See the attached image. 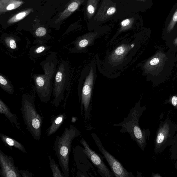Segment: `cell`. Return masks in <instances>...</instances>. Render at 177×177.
I'll return each mask as SVG.
<instances>
[{"mask_svg": "<svg viewBox=\"0 0 177 177\" xmlns=\"http://www.w3.org/2000/svg\"><path fill=\"white\" fill-rule=\"evenodd\" d=\"M85 0H71L63 11L60 13L58 18L56 20V24L65 20L79 8Z\"/></svg>", "mask_w": 177, "mask_h": 177, "instance_id": "cell-14", "label": "cell"}, {"mask_svg": "<svg viewBox=\"0 0 177 177\" xmlns=\"http://www.w3.org/2000/svg\"><path fill=\"white\" fill-rule=\"evenodd\" d=\"M70 77V67L68 61L61 60L58 65L55 78L52 95L54 99L51 102L53 106H59L63 99L64 93L68 87Z\"/></svg>", "mask_w": 177, "mask_h": 177, "instance_id": "cell-7", "label": "cell"}, {"mask_svg": "<svg viewBox=\"0 0 177 177\" xmlns=\"http://www.w3.org/2000/svg\"><path fill=\"white\" fill-rule=\"evenodd\" d=\"M152 177H162L160 174H154V173H152Z\"/></svg>", "mask_w": 177, "mask_h": 177, "instance_id": "cell-32", "label": "cell"}, {"mask_svg": "<svg viewBox=\"0 0 177 177\" xmlns=\"http://www.w3.org/2000/svg\"><path fill=\"white\" fill-rule=\"evenodd\" d=\"M94 63H92L90 68L84 70L82 74L85 78L81 77L79 84V96L80 101H81V111L84 109V116L86 118H89L90 116V103L93 85L96 75V67Z\"/></svg>", "mask_w": 177, "mask_h": 177, "instance_id": "cell-6", "label": "cell"}, {"mask_svg": "<svg viewBox=\"0 0 177 177\" xmlns=\"http://www.w3.org/2000/svg\"><path fill=\"white\" fill-rule=\"evenodd\" d=\"M58 64L57 53L50 52L46 59L41 62L40 66L43 74H35L32 76L35 90L41 101L47 103L50 100L53 88V81L55 77Z\"/></svg>", "mask_w": 177, "mask_h": 177, "instance_id": "cell-1", "label": "cell"}, {"mask_svg": "<svg viewBox=\"0 0 177 177\" xmlns=\"http://www.w3.org/2000/svg\"><path fill=\"white\" fill-rule=\"evenodd\" d=\"M0 175L2 177H22L19 170L16 167L12 156L0 150Z\"/></svg>", "mask_w": 177, "mask_h": 177, "instance_id": "cell-10", "label": "cell"}, {"mask_svg": "<svg viewBox=\"0 0 177 177\" xmlns=\"http://www.w3.org/2000/svg\"><path fill=\"white\" fill-rule=\"evenodd\" d=\"M135 21L134 17L125 19L121 22L120 28L119 32L121 33L124 31L130 30L133 27V24Z\"/></svg>", "mask_w": 177, "mask_h": 177, "instance_id": "cell-26", "label": "cell"}, {"mask_svg": "<svg viewBox=\"0 0 177 177\" xmlns=\"http://www.w3.org/2000/svg\"><path fill=\"white\" fill-rule=\"evenodd\" d=\"M177 123L168 117L161 121L154 140L155 153H162L168 147L171 146L177 140Z\"/></svg>", "mask_w": 177, "mask_h": 177, "instance_id": "cell-5", "label": "cell"}, {"mask_svg": "<svg viewBox=\"0 0 177 177\" xmlns=\"http://www.w3.org/2000/svg\"><path fill=\"white\" fill-rule=\"evenodd\" d=\"M0 87L9 94L13 95L14 93V87L10 81L1 73L0 75Z\"/></svg>", "mask_w": 177, "mask_h": 177, "instance_id": "cell-21", "label": "cell"}, {"mask_svg": "<svg viewBox=\"0 0 177 177\" xmlns=\"http://www.w3.org/2000/svg\"><path fill=\"white\" fill-rule=\"evenodd\" d=\"M171 158L172 160H175V169L177 170V140L173 145L170 146V149Z\"/></svg>", "mask_w": 177, "mask_h": 177, "instance_id": "cell-27", "label": "cell"}, {"mask_svg": "<svg viewBox=\"0 0 177 177\" xmlns=\"http://www.w3.org/2000/svg\"><path fill=\"white\" fill-rule=\"evenodd\" d=\"M0 113L5 116L13 126H15L18 129H21V125L18 120L17 116L11 112L9 108L1 99L0 100Z\"/></svg>", "mask_w": 177, "mask_h": 177, "instance_id": "cell-16", "label": "cell"}, {"mask_svg": "<svg viewBox=\"0 0 177 177\" xmlns=\"http://www.w3.org/2000/svg\"><path fill=\"white\" fill-rule=\"evenodd\" d=\"M116 4L112 0H104L94 19L96 22L110 18L116 12Z\"/></svg>", "mask_w": 177, "mask_h": 177, "instance_id": "cell-11", "label": "cell"}, {"mask_svg": "<svg viewBox=\"0 0 177 177\" xmlns=\"http://www.w3.org/2000/svg\"><path fill=\"white\" fill-rule=\"evenodd\" d=\"M80 135V132L77 127L71 125L69 128H66L61 136H56L54 147L64 177L69 176V158L72 143L75 138Z\"/></svg>", "mask_w": 177, "mask_h": 177, "instance_id": "cell-3", "label": "cell"}, {"mask_svg": "<svg viewBox=\"0 0 177 177\" xmlns=\"http://www.w3.org/2000/svg\"><path fill=\"white\" fill-rule=\"evenodd\" d=\"M46 29L44 27H40L37 28L35 31V35L37 37H43L46 34Z\"/></svg>", "mask_w": 177, "mask_h": 177, "instance_id": "cell-29", "label": "cell"}, {"mask_svg": "<svg viewBox=\"0 0 177 177\" xmlns=\"http://www.w3.org/2000/svg\"><path fill=\"white\" fill-rule=\"evenodd\" d=\"M20 174L22 177H32L33 174L26 170H19Z\"/></svg>", "mask_w": 177, "mask_h": 177, "instance_id": "cell-31", "label": "cell"}, {"mask_svg": "<svg viewBox=\"0 0 177 177\" xmlns=\"http://www.w3.org/2000/svg\"><path fill=\"white\" fill-rule=\"evenodd\" d=\"M135 46V44H133L127 45L126 44H122L117 48L111 55V60L113 61H118L124 57L128 51L133 49Z\"/></svg>", "mask_w": 177, "mask_h": 177, "instance_id": "cell-19", "label": "cell"}, {"mask_svg": "<svg viewBox=\"0 0 177 177\" xmlns=\"http://www.w3.org/2000/svg\"><path fill=\"white\" fill-rule=\"evenodd\" d=\"M174 44L176 46H177V37H176V39L174 40L173 42Z\"/></svg>", "mask_w": 177, "mask_h": 177, "instance_id": "cell-33", "label": "cell"}, {"mask_svg": "<svg viewBox=\"0 0 177 177\" xmlns=\"http://www.w3.org/2000/svg\"><path fill=\"white\" fill-rule=\"evenodd\" d=\"M99 0H88L87 1L86 14L88 18L90 19L95 14L98 6Z\"/></svg>", "mask_w": 177, "mask_h": 177, "instance_id": "cell-22", "label": "cell"}, {"mask_svg": "<svg viewBox=\"0 0 177 177\" xmlns=\"http://www.w3.org/2000/svg\"><path fill=\"white\" fill-rule=\"evenodd\" d=\"M80 143L84 147L83 151L87 157L90 160L98 170V172L102 177H115L99 155L90 148L89 145L84 138L80 141Z\"/></svg>", "mask_w": 177, "mask_h": 177, "instance_id": "cell-9", "label": "cell"}, {"mask_svg": "<svg viewBox=\"0 0 177 177\" xmlns=\"http://www.w3.org/2000/svg\"><path fill=\"white\" fill-rule=\"evenodd\" d=\"M49 159L53 177H64V174L61 172L59 165L56 163L54 159L52 158L51 156H49Z\"/></svg>", "mask_w": 177, "mask_h": 177, "instance_id": "cell-25", "label": "cell"}, {"mask_svg": "<svg viewBox=\"0 0 177 177\" xmlns=\"http://www.w3.org/2000/svg\"><path fill=\"white\" fill-rule=\"evenodd\" d=\"M50 49V47L46 44H43V43H40L30 49V54L34 58H37L44 54Z\"/></svg>", "mask_w": 177, "mask_h": 177, "instance_id": "cell-20", "label": "cell"}, {"mask_svg": "<svg viewBox=\"0 0 177 177\" xmlns=\"http://www.w3.org/2000/svg\"><path fill=\"white\" fill-rule=\"evenodd\" d=\"M97 34V32H91L78 37L72 43L74 44L75 47L71 49V52H78L82 51V49L86 48L93 42Z\"/></svg>", "mask_w": 177, "mask_h": 177, "instance_id": "cell-13", "label": "cell"}, {"mask_svg": "<svg viewBox=\"0 0 177 177\" xmlns=\"http://www.w3.org/2000/svg\"><path fill=\"white\" fill-rule=\"evenodd\" d=\"M91 135L95 141L101 153H102L104 157L108 164L111 171L116 177H134V176L132 173L127 171L123 166L122 164L113 155L108 152L102 144L101 141L97 134L92 133Z\"/></svg>", "mask_w": 177, "mask_h": 177, "instance_id": "cell-8", "label": "cell"}, {"mask_svg": "<svg viewBox=\"0 0 177 177\" xmlns=\"http://www.w3.org/2000/svg\"><path fill=\"white\" fill-rule=\"evenodd\" d=\"M21 111L27 129L36 140L41 138L43 117L37 113L34 98L29 94L22 95Z\"/></svg>", "mask_w": 177, "mask_h": 177, "instance_id": "cell-4", "label": "cell"}, {"mask_svg": "<svg viewBox=\"0 0 177 177\" xmlns=\"http://www.w3.org/2000/svg\"><path fill=\"white\" fill-rule=\"evenodd\" d=\"M146 107L140 106V101L130 111L127 117L117 124L112 125L115 127H121L120 133H128L132 140L135 141L140 148L144 151L151 134L149 129H142L140 126L139 120Z\"/></svg>", "mask_w": 177, "mask_h": 177, "instance_id": "cell-2", "label": "cell"}, {"mask_svg": "<svg viewBox=\"0 0 177 177\" xmlns=\"http://www.w3.org/2000/svg\"><path fill=\"white\" fill-rule=\"evenodd\" d=\"M24 3L22 0H1L0 14L7 12L17 9Z\"/></svg>", "mask_w": 177, "mask_h": 177, "instance_id": "cell-17", "label": "cell"}, {"mask_svg": "<svg viewBox=\"0 0 177 177\" xmlns=\"http://www.w3.org/2000/svg\"><path fill=\"white\" fill-rule=\"evenodd\" d=\"M135 1L142 2H145L146 1V0H135Z\"/></svg>", "mask_w": 177, "mask_h": 177, "instance_id": "cell-34", "label": "cell"}, {"mask_svg": "<svg viewBox=\"0 0 177 177\" xmlns=\"http://www.w3.org/2000/svg\"><path fill=\"white\" fill-rule=\"evenodd\" d=\"M168 103L171 104L177 111V94L170 98Z\"/></svg>", "mask_w": 177, "mask_h": 177, "instance_id": "cell-30", "label": "cell"}, {"mask_svg": "<svg viewBox=\"0 0 177 177\" xmlns=\"http://www.w3.org/2000/svg\"><path fill=\"white\" fill-rule=\"evenodd\" d=\"M66 117L65 113L60 114L51 118V125L46 131L47 136L50 137L54 134L59 129Z\"/></svg>", "mask_w": 177, "mask_h": 177, "instance_id": "cell-15", "label": "cell"}, {"mask_svg": "<svg viewBox=\"0 0 177 177\" xmlns=\"http://www.w3.org/2000/svg\"><path fill=\"white\" fill-rule=\"evenodd\" d=\"M167 60L166 55L159 52L145 63L144 66V70L150 73L158 71L163 68Z\"/></svg>", "mask_w": 177, "mask_h": 177, "instance_id": "cell-12", "label": "cell"}, {"mask_svg": "<svg viewBox=\"0 0 177 177\" xmlns=\"http://www.w3.org/2000/svg\"><path fill=\"white\" fill-rule=\"evenodd\" d=\"M33 12L32 8H29L28 9L21 11L17 14L13 16L7 21L8 24H12L17 23L23 19L31 12Z\"/></svg>", "mask_w": 177, "mask_h": 177, "instance_id": "cell-24", "label": "cell"}, {"mask_svg": "<svg viewBox=\"0 0 177 177\" xmlns=\"http://www.w3.org/2000/svg\"><path fill=\"white\" fill-rule=\"evenodd\" d=\"M0 137L6 147L9 148L11 150H12L13 147H14L23 153H27L26 150L24 145L14 139L1 133H0Z\"/></svg>", "mask_w": 177, "mask_h": 177, "instance_id": "cell-18", "label": "cell"}, {"mask_svg": "<svg viewBox=\"0 0 177 177\" xmlns=\"http://www.w3.org/2000/svg\"><path fill=\"white\" fill-rule=\"evenodd\" d=\"M2 42L4 46L10 52L14 51L17 49V40L16 38L11 36H8L4 38Z\"/></svg>", "mask_w": 177, "mask_h": 177, "instance_id": "cell-23", "label": "cell"}, {"mask_svg": "<svg viewBox=\"0 0 177 177\" xmlns=\"http://www.w3.org/2000/svg\"><path fill=\"white\" fill-rule=\"evenodd\" d=\"M177 22V8L173 16L171 21H170L169 25H168L167 31L168 33L171 32L173 30Z\"/></svg>", "mask_w": 177, "mask_h": 177, "instance_id": "cell-28", "label": "cell"}]
</instances>
